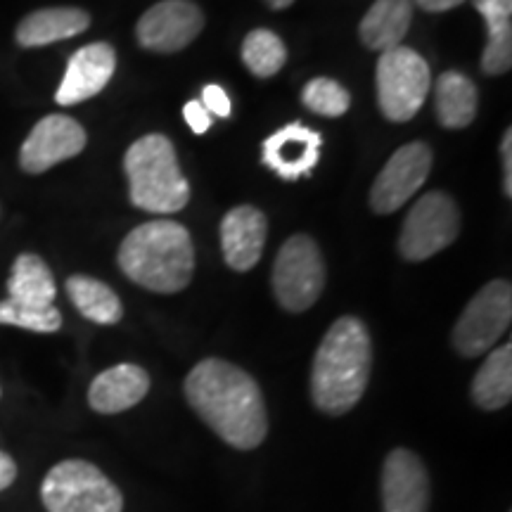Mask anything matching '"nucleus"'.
<instances>
[{
  "mask_svg": "<svg viewBox=\"0 0 512 512\" xmlns=\"http://www.w3.org/2000/svg\"><path fill=\"white\" fill-rule=\"evenodd\" d=\"M185 399L211 432L238 451L259 448L268 437V411L259 384L223 358H204L190 370Z\"/></svg>",
  "mask_w": 512,
  "mask_h": 512,
  "instance_id": "nucleus-1",
  "label": "nucleus"
},
{
  "mask_svg": "<svg viewBox=\"0 0 512 512\" xmlns=\"http://www.w3.org/2000/svg\"><path fill=\"white\" fill-rule=\"evenodd\" d=\"M373 370V342L361 318L342 316L330 325L313 356L311 399L325 415H344L366 394Z\"/></svg>",
  "mask_w": 512,
  "mask_h": 512,
  "instance_id": "nucleus-2",
  "label": "nucleus"
},
{
  "mask_svg": "<svg viewBox=\"0 0 512 512\" xmlns=\"http://www.w3.org/2000/svg\"><path fill=\"white\" fill-rule=\"evenodd\" d=\"M119 268L126 278L150 292H181L195 273L190 233L176 221L143 223L121 242Z\"/></svg>",
  "mask_w": 512,
  "mask_h": 512,
  "instance_id": "nucleus-3",
  "label": "nucleus"
},
{
  "mask_svg": "<svg viewBox=\"0 0 512 512\" xmlns=\"http://www.w3.org/2000/svg\"><path fill=\"white\" fill-rule=\"evenodd\" d=\"M128 195L150 214H176L190 202V185L178 166L176 147L166 136L150 133L128 147L124 157Z\"/></svg>",
  "mask_w": 512,
  "mask_h": 512,
  "instance_id": "nucleus-4",
  "label": "nucleus"
},
{
  "mask_svg": "<svg viewBox=\"0 0 512 512\" xmlns=\"http://www.w3.org/2000/svg\"><path fill=\"white\" fill-rule=\"evenodd\" d=\"M41 503L48 512H121L124 494L98 465L69 458L46 472Z\"/></svg>",
  "mask_w": 512,
  "mask_h": 512,
  "instance_id": "nucleus-5",
  "label": "nucleus"
},
{
  "mask_svg": "<svg viewBox=\"0 0 512 512\" xmlns=\"http://www.w3.org/2000/svg\"><path fill=\"white\" fill-rule=\"evenodd\" d=\"M432 74L425 57L411 48L384 50L377 62V100L389 121H411L425 105Z\"/></svg>",
  "mask_w": 512,
  "mask_h": 512,
  "instance_id": "nucleus-6",
  "label": "nucleus"
},
{
  "mask_svg": "<svg viewBox=\"0 0 512 512\" xmlns=\"http://www.w3.org/2000/svg\"><path fill=\"white\" fill-rule=\"evenodd\" d=\"M325 261L309 235H294L280 247L273 264V294L290 313H302L318 302L325 287Z\"/></svg>",
  "mask_w": 512,
  "mask_h": 512,
  "instance_id": "nucleus-7",
  "label": "nucleus"
},
{
  "mask_svg": "<svg viewBox=\"0 0 512 512\" xmlns=\"http://www.w3.org/2000/svg\"><path fill=\"white\" fill-rule=\"evenodd\" d=\"M512 320V287L505 280L484 285L460 313L453 328V347L460 356L477 358L489 351Z\"/></svg>",
  "mask_w": 512,
  "mask_h": 512,
  "instance_id": "nucleus-8",
  "label": "nucleus"
},
{
  "mask_svg": "<svg viewBox=\"0 0 512 512\" xmlns=\"http://www.w3.org/2000/svg\"><path fill=\"white\" fill-rule=\"evenodd\" d=\"M460 233V211L446 192H427L408 211L401 230V254L408 261H425L453 245Z\"/></svg>",
  "mask_w": 512,
  "mask_h": 512,
  "instance_id": "nucleus-9",
  "label": "nucleus"
},
{
  "mask_svg": "<svg viewBox=\"0 0 512 512\" xmlns=\"http://www.w3.org/2000/svg\"><path fill=\"white\" fill-rule=\"evenodd\" d=\"M432 171V150L425 143H408L394 152L384 164L370 190V207L377 214L401 209L425 185Z\"/></svg>",
  "mask_w": 512,
  "mask_h": 512,
  "instance_id": "nucleus-10",
  "label": "nucleus"
},
{
  "mask_svg": "<svg viewBox=\"0 0 512 512\" xmlns=\"http://www.w3.org/2000/svg\"><path fill=\"white\" fill-rule=\"evenodd\" d=\"M86 128L67 114H48L34 126L19 150V166L27 174H43L55 164L81 155L86 147Z\"/></svg>",
  "mask_w": 512,
  "mask_h": 512,
  "instance_id": "nucleus-11",
  "label": "nucleus"
},
{
  "mask_svg": "<svg viewBox=\"0 0 512 512\" xmlns=\"http://www.w3.org/2000/svg\"><path fill=\"white\" fill-rule=\"evenodd\" d=\"M204 27L202 10L190 0H162L138 19V43L152 53L188 48Z\"/></svg>",
  "mask_w": 512,
  "mask_h": 512,
  "instance_id": "nucleus-12",
  "label": "nucleus"
},
{
  "mask_svg": "<svg viewBox=\"0 0 512 512\" xmlns=\"http://www.w3.org/2000/svg\"><path fill=\"white\" fill-rule=\"evenodd\" d=\"M382 512H427L430 510V475L418 453L394 448L382 463L380 477Z\"/></svg>",
  "mask_w": 512,
  "mask_h": 512,
  "instance_id": "nucleus-13",
  "label": "nucleus"
},
{
  "mask_svg": "<svg viewBox=\"0 0 512 512\" xmlns=\"http://www.w3.org/2000/svg\"><path fill=\"white\" fill-rule=\"evenodd\" d=\"M117 69V53L110 43H91L72 55L67 72L57 88V105L72 107L98 95L110 83Z\"/></svg>",
  "mask_w": 512,
  "mask_h": 512,
  "instance_id": "nucleus-14",
  "label": "nucleus"
},
{
  "mask_svg": "<svg viewBox=\"0 0 512 512\" xmlns=\"http://www.w3.org/2000/svg\"><path fill=\"white\" fill-rule=\"evenodd\" d=\"M323 136L304 124H287L264 143V164L283 181H297L316 169Z\"/></svg>",
  "mask_w": 512,
  "mask_h": 512,
  "instance_id": "nucleus-15",
  "label": "nucleus"
},
{
  "mask_svg": "<svg viewBox=\"0 0 512 512\" xmlns=\"http://www.w3.org/2000/svg\"><path fill=\"white\" fill-rule=\"evenodd\" d=\"M268 238L264 211L249 204L230 209L221 223V247L233 271H249L259 264Z\"/></svg>",
  "mask_w": 512,
  "mask_h": 512,
  "instance_id": "nucleus-16",
  "label": "nucleus"
},
{
  "mask_svg": "<svg viewBox=\"0 0 512 512\" xmlns=\"http://www.w3.org/2000/svg\"><path fill=\"white\" fill-rule=\"evenodd\" d=\"M150 392V375L136 363H119L95 377L88 387V406L100 415H117L138 406Z\"/></svg>",
  "mask_w": 512,
  "mask_h": 512,
  "instance_id": "nucleus-17",
  "label": "nucleus"
},
{
  "mask_svg": "<svg viewBox=\"0 0 512 512\" xmlns=\"http://www.w3.org/2000/svg\"><path fill=\"white\" fill-rule=\"evenodd\" d=\"M91 27V15L81 8H43L31 12L15 31L22 48H43L50 43L67 41Z\"/></svg>",
  "mask_w": 512,
  "mask_h": 512,
  "instance_id": "nucleus-18",
  "label": "nucleus"
},
{
  "mask_svg": "<svg viewBox=\"0 0 512 512\" xmlns=\"http://www.w3.org/2000/svg\"><path fill=\"white\" fill-rule=\"evenodd\" d=\"M413 22V0H375L358 34L370 50L399 48Z\"/></svg>",
  "mask_w": 512,
  "mask_h": 512,
  "instance_id": "nucleus-19",
  "label": "nucleus"
},
{
  "mask_svg": "<svg viewBox=\"0 0 512 512\" xmlns=\"http://www.w3.org/2000/svg\"><path fill=\"white\" fill-rule=\"evenodd\" d=\"M8 294V299L24 306H55L57 285L46 261L36 254H19L8 278Z\"/></svg>",
  "mask_w": 512,
  "mask_h": 512,
  "instance_id": "nucleus-20",
  "label": "nucleus"
},
{
  "mask_svg": "<svg viewBox=\"0 0 512 512\" xmlns=\"http://www.w3.org/2000/svg\"><path fill=\"white\" fill-rule=\"evenodd\" d=\"M475 8L489 27L482 55L486 74H505L512 64V0H475Z\"/></svg>",
  "mask_w": 512,
  "mask_h": 512,
  "instance_id": "nucleus-21",
  "label": "nucleus"
},
{
  "mask_svg": "<svg viewBox=\"0 0 512 512\" xmlns=\"http://www.w3.org/2000/svg\"><path fill=\"white\" fill-rule=\"evenodd\" d=\"M434 107L439 124L446 128H465L477 117L479 93L475 81L460 72H446L434 86Z\"/></svg>",
  "mask_w": 512,
  "mask_h": 512,
  "instance_id": "nucleus-22",
  "label": "nucleus"
},
{
  "mask_svg": "<svg viewBox=\"0 0 512 512\" xmlns=\"http://www.w3.org/2000/svg\"><path fill=\"white\" fill-rule=\"evenodd\" d=\"M512 399V344L491 351L472 380V401L482 411H501Z\"/></svg>",
  "mask_w": 512,
  "mask_h": 512,
  "instance_id": "nucleus-23",
  "label": "nucleus"
},
{
  "mask_svg": "<svg viewBox=\"0 0 512 512\" xmlns=\"http://www.w3.org/2000/svg\"><path fill=\"white\" fill-rule=\"evenodd\" d=\"M67 294L76 311L98 325H114L124 316V306H121L117 292L88 275H72L67 280Z\"/></svg>",
  "mask_w": 512,
  "mask_h": 512,
  "instance_id": "nucleus-24",
  "label": "nucleus"
},
{
  "mask_svg": "<svg viewBox=\"0 0 512 512\" xmlns=\"http://www.w3.org/2000/svg\"><path fill=\"white\" fill-rule=\"evenodd\" d=\"M242 60L254 76L268 79L278 74L287 62V48L283 38L268 29L249 31L245 43H242Z\"/></svg>",
  "mask_w": 512,
  "mask_h": 512,
  "instance_id": "nucleus-25",
  "label": "nucleus"
},
{
  "mask_svg": "<svg viewBox=\"0 0 512 512\" xmlns=\"http://www.w3.org/2000/svg\"><path fill=\"white\" fill-rule=\"evenodd\" d=\"M0 325H15V328L50 335V332L62 328V313L55 306L36 309V306H24L5 299V302H0Z\"/></svg>",
  "mask_w": 512,
  "mask_h": 512,
  "instance_id": "nucleus-26",
  "label": "nucleus"
},
{
  "mask_svg": "<svg viewBox=\"0 0 512 512\" xmlns=\"http://www.w3.org/2000/svg\"><path fill=\"white\" fill-rule=\"evenodd\" d=\"M302 100L311 112L320 114V117H342L351 105L347 88L339 86L337 81L325 79V76L306 83Z\"/></svg>",
  "mask_w": 512,
  "mask_h": 512,
  "instance_id": "nucleus-27",
  "label": "nucleus"
},
{
  "mask_svg": "<svg viewBox=\"0 0 512 512\" xmlns=\"http://www.w3.org/2000/svg\"><path fill=\"white\" fill-rule=\"evenodd\" d=\"M202 107L207 110L209 114H216V117H230V112H233V105H230V98L228 93L223 91L221 86H204L202 91Z\"/></svg>",
  "mask_w": 512,
  "mask_h": 512,
  "instance_id": "nucleus-28",
  "label": "nucleus"
},
{
  "mask_svg": "<svg viewBox=\"0 0 512 512\" xmlns=\"http://www.w3.org/2000/svg\"><path fill=\"white\" fill-rule=\"evenodd\" d=\"M183 117L188 121V126L192 128L195 133H207L209 126H211V114L204 110L200 100H190L188 105L183 107Z\"/></svg>",
  "mask_w": 512,
  "mask_h": 512,
  "instance_id": "nucleus-29",
  "label": "nucleus"
},
{
  "mask_svg": "<svg viewBox=\"0 0 512 512\" xmlns=\"http://www.w3.org/2000/svg\"><path fill=\"white\" fill-rule=\"evenodd\" d=\"M501 155H503V192L512 195V131L508 128L501 143Z\"/></svg>",
  "mask_w": 512,
  "mask_h": 512,
  "instance_id": "nucleus-30",
  "label": "nucleus"
},
{
  "mask_svg": "<svg viewBox=\"0 0 512 512\" xmlns=\"http://www.w3.org/2000/svg\"><path fill=\"white\" fill-rule=\"evenodd\" d=\"M15 479H17L15 458H12L10 453L0 451V494H3L5 489H10V486L15 484Z\"/></svg>",
  "mask_w": 512,
  "mask_h": 512,
  "instance_id": "nucleus-31",
  "label": "nucleus"
},
{
  "mask_svg": "<svg viewBox=\"0 0 512 512\" xmlns=\"http://www.w3.org/2000/svg\"><path fill=\"white\" fill-rule=\"evenodd\" d=\"M413 3H418L425 12H446L463 5L465 0H413Z\"/></svg>",
  "mask_w": 512,
  "mask_h": 512,
  "instance_id": "nucleus-32",
  "label": "nucleus"
},
{
  "mask_svg": "<svg viewBox=\"0 0 512 512\" xmlns=\"http://www.w3.org/2000/svg\"><path fill=\"white\" fill-rule=\"evenodd\" d=\"M266 3L271 5L273 10H285V8H290L294 0H266Z\"/></svg>",
  "mask_w": 512,
  "mask_h": 512,
  "instance_id": "nucleus-33",
  "label": "nucleus"
},
{
  "mask_svg": "<svg viewBox=\"0 0 512 512\" xmlns=\"http://www.w3.org/2000/svg\"><path fill=\"white\" fill-rule=\"evenodd\" d=\"M0 394H3V392H0Z\"/></svg>",
  "mask_w": 512,
  "mask_h": 512,
  "instance_id": "nucleus-34",
  "label": "nucleus"
}]
</instances>
